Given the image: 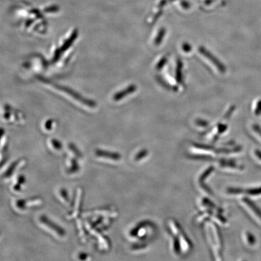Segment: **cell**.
I'll list each match as a JSON object with an SVG mask.
<instances>
[{"label": "cell", "instance_id": "1", "mask_svg": "<svg viewBox=\"0 0 261 261\" xmlns=\"http://www.w3.org/2000/svg\"><path fill=\"white\" fill-rule=\"evenodd\" d=\"M40 221L41 223L45 225V226L48 227L51 230L55 231L59 236L64 237L65 236V230L61 226H58V224H55L54 222L51 221L45 215H42L40 217Z\"/></svg>", "mask_w": 261, "mask_h": 261}, {"label": "cell", "instance_id": "2", "mask_svg": "<svg viewBox=\"0 0 261 261\" xmlns=\"http://www.w3.org/2000/svg\"><path fill=\"white\" fill-rule=\"evenodd\" d=\"M95 154L98 158L110 159L114 161H120L122 158L121 155L118 152L104 151L103 149L96 150Z\"/></svg>", "mask_w": 261, "mask_h": 261}, {"label": "cell", "instance_id": "3", "mask_svg": "<svg viewBox=\"0 0 261 261\" xmlns=\"http://www.w3.org/2000/svg\"><path fill=\"white\" fill-rule=\"evenodd\" d=\"M39 198L30 199V200H19L16 201V206L20 210H24L29 205H38L41 203Z\"/></svg>", "mask_w": 261, "mask_h": 261}, {"label": "cell", "instance_id": "4", "mask_svg": "<svg viewBox=\"0 0 261 261\" xmlns=\"http://www.w3.org/2000/svg\"><path fill=\"white\" fill-rule=\"evenodd\" d=\"M82 198V191L81 189H78L77 191V195L76 199V205H75V208L73 211V214L70 216L71 218H74L76 217V215L79 214V211L81 206V198Z\"/></svg>", "mask_w": 261, "mask_h": 261}, {"label": "cell", "instance_id": "5", "mask_svg": "<svg viewBox=\"0 0 261 261\" xmlns=\"http://www.w3.org/2000/svg\"><path fill=\"white\" fill-rule=\"evenodd\" d=\"M245 203H246L248 206H249L251 210H252L254 213L257 214L260 218H261V210L257 206V205L253 203L252 201L249 200L247 198H244L243 200Z\"/></svg>", "mask_w": 261, "mask_h": 261}, {"label": "cell", "instance_id": "6", "mask_svg": "<svg viewBox=\"0 0 261 261\" xmlns=\"http://www.w3.org/2000/svg\"><path fill=\"white\" fill-rule=\"evenodd\" d=\"M24 163V161H16L12 163V164L10 166V167L8 168L7 171L5 173V177H9L13 174V173L15 171L16 168L18 167L19 166H20L22 163Z\"/></svg>", "mask_w": 261, "mask_h": 261}, {"label": "cell", "instance_id": "7", "mask_svg": "<svg viewBox=\"0 0 261 261\" xmlns=\"http://www.w3.org/2000/svg\"><path fill=\"white\" fill-rule=\"evenodd\" d=\"M80 170V166L76 160L74 159L71 160V166L69 168L67 169V173L68 174H74Z\"/></svg>", "mask_w": 261, "mask_h": 261}, {"label": "cell", "instance_id": "8", "mask_svg": "<svg viewBox=\"0 0 261 261\" xmlns=\"http://www.w3.org/2000/svg\"><path fill=\"white\" fill-rule=\"evenodd\" d=\"M214 170V167H210L207 169V170H205L203 174L201 176L200 178V182L202 185L204 184V181L205 179L208 177L210 175L211 173L213 172Z\"/></svg>", "mask_w": 261, "mask_h": 261}, {"label": "cell", "instance_id": "9", "mask_svg": "<svg viewBox=\"0 0 261 261\" xmlns=\"http://www.w3.org/2000/svg\"><path fill=\"white\" fill-rule=\"evenodd\" d=\"M69 148L70 151L73 153V154L77 156L78 158H80L82 156L81 152L79 151L76 146L73 144H70L69 145Z\"/></svg>", "mask_w": 261, "mask_h": 261}, {"label": "cell", "instance_id": "10", "mask_svg": "<svg viewBox=\"0 0 261 261\" xmlns=\"http://www.w3.org/2000/svg\"><path fill=\"white\" fill-rule=\"evenodd\" d=\"M148 151L147 150H143V151H140L138 154L136 155L135 160L136 161H139L140 160L145 158L148 155Z\"/></svg>", "mask_w": 261, "mask_h": 261}, {"label": "cell", "instance_id": "11", "mask_svg": "<svg viewBox=\"0 0 261 261\" xmlns=\"http://www.w3.org/2000/svg\"><path fill=\"white\" fill-rule=\"evenodd\" d=\"M51 143L52 146H53L55 149H57V151H58V150H60L62 148V147H63L61 142L59 141V140L57 139H52Z\"/></svg>", "mask_w": 261, "mask_h": 261}, {"label": "cell", "instance_id": "12", "mask_svg": "<svg viewBox=\"0 0 261 261\" xmlns=\"http://www.w3.org/2000/svg\"><path fill=\"white\" fill-rule=\"evenodd\" d=\"M247 194L252 195H257L261 194V187L259 188L249 189L247 191Z\"/></svg>", "mask_w": 261, "mask_h": 261}, {"label": "cell", "instance_id": "13", "mask_svg": "<svg viewBox=\"0 0 261 261\" xmlns=\"http://www.w3.org/2000/svg\"><path fill=\"white\" fill-rule=\"evenodd\" d=\"M60 194L61 197L64 198V200L66 201H69V196H68V192L66 189L63 188L60 191Z\"/></svg>", "mask_w": 261, "mask_h": 261}, {"label": "cell", "instance_id": "14", "mask_svg": "<svg viewBox=\"0 0 261 261\" xmlns=\"http://www.w3.org/2000/svg\"><path fill=\"white\" fill-rule=\"evenodd\" d=\"M227 192L230 194H240L243 192V190L241 189L232 188L228 189Z\"/></svg>", "mask_w": 261, "mask_h": 261}, {"label": "cell", "instance_id": "15", "mask_svg": "<svg viewBox=\"0 0 261 261\" xmlns=\"http://www.w3.org/2000/svg\"><path fill=\"white\" fill-rule=\"evenodd\" d=\"M25 182V178L24 175H20L19 176L17 179V185L21 186L24 185Z\"/></svg>", "mask_w": 261, "mask_h": 261}, {"label": "cell", "instance_id": "16", "mask_svg": "<svg viewBox=\"0 0 261 261\" xmlns=\"http://www.w3.org/2000/svg\"><path fill=\"white\" fill-rule=\"evenodd\" d=\"M247 237L249 243L251 244H253L254 243V238L252 236V234L249 233L247 234Z\"/></svg>", "mask_w": 261, "mask_h": 261}, {"label": "cell", "instance_id": "17", "mask_svg": "<svg viewBox=\"0 0 261 261\" xmlns=\"http://www.w3.org/2000/svg\"><path fill=\"white\" fill-rule=\"evenodd\" d=\"M80 259L81 260H86L87 259L88 256H87V254L86 253H82L80 254Z\"/></svg>", "mask_w": 261, "mask_h": 261}, {"label": "cell", "instance_id": "18", "mask_svg": "<svg viewBox=\"0 0 261 261\" xmlns=\"http://www.w3.org/2000/svg\"><path fill=\"white\" fill-rule=\"evenodd\" d=\"M255 154L257 156V158L260 159L261 161V151H258V150H257V151H255Z\"/></svg>", "mask_w": 261, "mask_h": 261}]
</instances>
